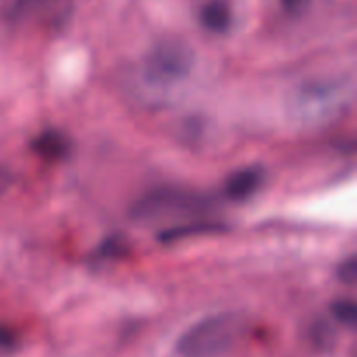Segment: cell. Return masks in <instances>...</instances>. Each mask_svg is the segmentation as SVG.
<instances>
[{
    "mask_svg": "<svg viewBox=\"0 0 357 357\" xmlns=\"http://www.w3.org/2000/svg\"><path fill=\"white\" fill-rule=\"evenodd\" d=\"M213 202L204 195L178 188H159L149 192L132 206V218L139 223L202 222L209 215Z\"/></svg>",
    "mask_w": 357,
    "mask_h": 357,
    "instance_id": "cell-2",
    "label": "cell"
},
{
    "mask_svg": "<svg viewBox=\"0 0 357 357\" xmlns=\"http://www.w3.org/2000/svg\"><path fill=\"white\" fill-rule=\"evenodd\" d=\"M246 331V319L225 312L209 316L188 328L176 342L181 357H218L229 352Z\"/></svg>",
    "mask_w": 357,
    "mask_h": 357,
    "instance_id": "cell-1",
    "label": "cell"
},
{
    "mask_svg": "<svg viewBox=\"0 0 357 357\" xmlns=\"http://www.w3.org/2000/svg\"><path fill=\"white\" fill-rule=\"evenodd\" d=\"M338 279L345 284H354L357 279V260L356 257L347 258L338 268Z\"/></svg>",
    "mask_w": 357,
    "mask_h": 357,
    "instance_id": "cell-9",
    "label": "cell"
},
{
    "mask_svg": "<svg viewBox=\"0 0 357 357\" xmlns=\"http://www.w3.org/2000/svg\"><path fill=\"white\" fill-rule=\"evenodd\" d=\"M58 0H14L10 6V20L20 23V21L33 20L37 14L45 13Z\"/></svg>",
    "mask_w": 357,
    "mask_h": 357,
    "instance_id": "cell-7",
    "label": "cell"
},
{
    "mask_svg": "<svg viewBox=\"0 0 357 357\" xmlns=\"http://www.w3.org/2000/svg\"><path fill=\"white\" fill-rule=\"evenodd\" d=\"M264 183V171L260 167H244L236 171L225 183V194L234 201L251 197Z\"/></svg>",
    "mask_w": 357,
    "mask_h": 357,
    "instance_id": "cell-4",
    "label": "cell"
},
{
    "mask_svg": "<svg viewBox=\"0 0 357 357\" xmlns=\"http://www.w3.org/2000/svg\"><path fill=\"white\" fill-rule=\"evenodd\" d=\"M201 23L213 33H225L232 24V10L223 0H211L201 10Z\"/></svg>",
    "mask_w": 357,
    "mask_h": 357,
    "instance_id": "cell-6",
    "label": "cell"
},
{
    "mask_svg": "<svg viewBox=\"0 0 357 357\" xmlns=\"http://www.w3.org/2000/svg\"><path fill=\"white\" fill-rule=\"evenodd\" d=\"M281 2L288 13L295 14V13H302V10L309 6L310 0H281Z\"/></svg>",
    "mask_w": 357,
    "mask_h": 357,
    "instance_id": "cell-10",
    "label": "cell"
},
{
    "mask_svg": "<svg viewBox=\"0 0 357 357\" xmlns=\"http://www.w3.org/2000/svg\"><path fill=\"white\" fill-rule=\"evenodd\" d=\"M31 149L42 159L58 160L68 153L70 143L63 132L56 131V129H49V131H44L33 139Z\"/></svg>",
    "mask_w": 357,
    "mask_h": 357,
    "instance_id": "cell-5",
    "label": "cell"
},
{
    "mask_svg": "<svg viewBox=\"0 0 357 357\" xmlns=\"http://www.w3.org/2000/svg\"><path fill=\"white\" fill-rule=\"evenodd\" d=\"M194 54L181 42H164L146 56L143 75L153 86H173L190 73Z\"/></svg>",
    "mask_w": 357,
    "mask_h": 357,
    "instance_id": "cell-3",
    "label": "cell"
},
{
    "mask_svg": "<svg viewBox=\"0 0 357 357\" xmlns=\"http://www.w3.org/2000/svg\"><path fill=\"white\" fill-rule=\"evenodd\" d=\"M333 316L345 326H356L357 323V305L352 300H338L333 303Z\"/></svg>",
    "mask_w": 357,
    "mask_h": 357,
    "instance_id": "cell-8",
    "label": "cell"
}]
</instances>
